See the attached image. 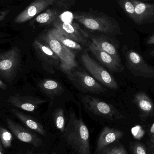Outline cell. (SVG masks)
Wrapping results in <instances>:
<instances>
[{
	"mask_svg": "<svg viewBox=\"0 0 154 154\" xmlns=\"http://www.w3.org/2000/svg\"><path fill=\"white\" fill-rule=\"evenodd\" d=\"M68 144L78 154H91L88 129L82 118L71 113L63 133Z\"/></svg>",
	"mask_w": 154,
	"mask_h": 154,
	"instance_id": "cell-1",
	"label": "cell"
},
{
	"mask_svg": "<svg viewBox=\"0 0 154 154\" xmlns=\"http://www.w3.org/2000/svg\"><path fill=\"white\" fill-rule=\"evenodd\" d=\"M41 39L58 56L60 60V67L67 76L77 67L75 54L72 50L60 43L48 32L42 36Z\"/></svg>",
	"mask_w": 154,
	"mask_h": 154,
	"instance_id": "cell-2",
	"label": "cell"
},
{
	"mask_svg": "<svg viewBox=\"0 0 154 154\" xmlns=\"http://www.w3.org/2000/svg\"><path fill=\"white\" fill-rule=\"evenodd\" d=\"M74 18L86 28L106 33H121L118 24L108 18L85 13H75Z\"/></svg>",
	"mask_w": 154,
	"mask_h": 154,
	"instance_id": "cell-3",
	"label": "cell"
},
{
	"mask_svg": "<svg viewBox=\"0 0 154 154\" xmlns=\"http://www.w3.org/2000/svg\"><path fill=\"white\" fill-rule=\"evenodd\" d=\"M82 100L85 108L94 115L111 120L125 118L113 105L99 98L86 95L82 97Z\"/></svg>",
	"mask_w": 154,
	"mask_h": 154,
	"instance_id": "cell-4",
	"label": "cell"
},
{
	"mask_svg": "<svg viewBox=\"0 0 154 154\" xmlns=\"http://www.w3.org/2000/svg\"><path fill=\"white\" fill-rule=\"evenodd\" d=\"M123 52L127 67L135 76L145 78H154V68L148 65L142 56L132 49L124 46Z\"/></svg>",
	"mask_w": 154,
	"mask_h": 154,
	"instance_id": "cell-5",
	"label": "cell"
},
{
	"mask_svg": "<svg viewBox=\"0 0 154 154\" xmlns=\"http://www.w3.org/2000/svg\"><path fill=\"white\" fill-rule=\"evenodd\" d=\"M84 67L92 77L109 88L116 90L118 85L113 76L102 66L96 62L87 53H83L81 57Z\"/></svg>",
	"mask_w": 154,
	"mask_h": 154,
	"instance_id": "cell-6",
	"label": "cell"
},
{
	"mask_svg": "<svg viewBox=\"0 0 154 154\" xmlns=\"http://www.w3.org/2000/svg\"><path fill=\"white\" fill-rule=\"evenodd\" d=\"M20 61V52L17 47L0 53V76L6 81L13 79L17 75Z\"/></svg>",
	"mask_w": 154,
	"mask_h": 154,
	"instance_id": "cell-7",
	"label": "cell"
},
{
	"mask_svg": "<svg viewBox=\"0 0 154 154\" xmlns=\"http://www.w3.org/2000/svg\"><path fill=\"white\" fill-rule=\"evenodd\" d=\"M67 76L73 85L82 92L99 94L106 91L93 77L84 71H72Z\"/></svg>",
	"mask_w": 154,
	"mask_h": 154,
	"instance_id": "cell-8",
	"label": "cell"
},
{
	"mask_svg": "<svg viewBox=\"0 0 154 154\" xmlns=\"http://www.w3.org/2000/svg\"><path fill=\"white\" fill-rule=\"evenodd\" d=\"M32 46L43 69L53 74L55 69L59 65L60 66V60L58 56L48 46L39 40H35Z\"/></svg>",
	"mask_w": 154,
	"mask_h": 154,
	"instance_id": "cell-9",
	"label": "cell"
},
{
	"mask_svg": "<svg viewBox=\"0 0 154 154\" xmlns=\"http://www.w3.org/2000/svg\"><path fill=\"white\" fill-rule=\"evenodd\" d=\"M55 28L68 38L79 43L86 44L89 35L76 23L57 20L53 22Z\"/></svg>",
	"mask_w": 154,
	"mask_h": 154,
	"instance_id": "cell-10",
	"label": "cell"
},
{
	"mask_svg": "<svg viewBox=\"0 0 154 154\" xmlns=\"http://www.w3.org/2000/svg\"><path fill=\"white\" fill-rule=\"evenodd\" d=\"M55 0H33L14 20L15 23H23L39 14L46 8L53 4Z\"/></svg>",
	"mask_w": 154,
	"mask_h": 154,
	"instance_id": "cell-11",
	"label": "cell"
},
{
	"mask_svg": "<svg viewBox=\"0 0 154 154\" xmlns=\"http://www.w3.org/2000/svg\"><path fill=\"white\" fill-rule=\"evenodd\" d=\"M6 121L9 129L20 141L30 144L36 147H39L42 145V139L29 129L25 128L10 119H7Z\"/></svg>",
	"mask_w": 154,
	"mask_h": 154,
	"instance_id": "cell-12",
	"label": "cell"
},
{
	"mask_svg": "<svg viewBox=\"0 0 154 154\" xmlns=\"http://www.w3.org/2000/svg\"><path fill=\"white\" fill-rule=\"evenodd\" d=\"M47 100L29 96H21L19 93L10 97L7 100L14 106L29 112H33Z\"/></svg>",
	"mask_w": 154,
	"mask_h": 154,
	"instance_id": "cell-13",
	"label": "cell"
},
{
	"mask_svg": "<svg viewBox=\"0 0 154 154\" xmlns=\"http://www.w3.org/2000/svg\"><path fill=\"white\" fill-rule=\"evenodd\" d=\"M88 47L96 58L111 72L119 73L125 69V67L121 63L118 62L113 57L100 49L93 42H90Z\"/></svg>",
	"mask_w": 154,
	"mask_h": 154,
	"instance_id": "cell-14",
	"label": "cell"
},
{
	"mask_svg": "<svg viewBox=\"0 0 154 154\" xmlns=\"http://www.w3.org/2000/svg\"><path fill=\"white\" fill-rule=\"evenodd\" d=\"M134 5L137 15L136 24L142 25L154 23V4L137 0H130Z\"/></svg>",
	"mask_w": 154,
	"mask_h": 154,
	"instance_id": "cell-15",
	"label": "cell"
},
{
	"mask_svg": "<svg viewBox=\"0 0 154 154\" xmlns=\"http://www.w3.org/2000/svg\"><path fill=\"white\" fill-rule=\"evenodd\" d=\"M123 135L124 133L120 130L105 127L100 132L98 139L97 152H102L107 146L119 140Z\"/></svg>",
	"mask_w": 154,
	"mask_h": 154,
	"instance_id": "cell-16",
	"label": "cell"
},
{
	"mask_svg": "<svg viewBox=\"0 0 154 154\" xmlns=\"http://www.w3.org/2000/svg\"><path fill=\"white\" fill-rule=\"evenodd\" d=\"M91 42L97 46L100 49L113 57L116 60L121 63L120 55L117 49L109 39L103 36H92Z\"/></svg>",
	"mask_w": 154,
	"mask_h": 154,
	"instance_id": "cell-17",
	"label": "cell"
},
{
	"mask_svg": "<svg viewBox=\"0 0 154 154\" xmlns=\"http://www.w3.org/2000/svg\"><path fill=\"white\" fill-rule=\"evenodd\" d=\"M11 111L27 127L41 135L46 136L47 132L41 124L30 116L23 114L15 109H12Z\"/></svg>",
	"mask_w": 154,
	"mask_h": 154,
	"instance_id": "cell-18",
	"label": "cell"
},
{
	"mask_svg": "<svg viewBox=\"0 0 154 154\" xmlns=\"http://www.w3.org/2000/svg\"><path fill=\"white\" fill-rule=\"evenodd\" d=\"M38 85L42 92L52 98L64 93V88L62 84L55 80L45 79L40 82Z\"/></svg>",
	"mask_w": 154,
	"mask_h": 154,
	"instance_id": "cell-19",
	"label": "cell"
},
{
	"mask_svg": "<svg viewBox=\"0 0 154 154\" xmlns=\"http://www.w3.org/2000/svg\"><path fill=\"white\" fill-rule=\"evenodd\" d=\"M134 102L138 106L144 116H152L154 114V106L147 94L144 92L137 93Z\"/></svg>",
	"mask_w": 154,
	"mask_h": 154,
	"instance_id": "cell-20",
	"label": "cell"
},
{
	"mask_svg": "<svg viewBox=\"0 0 154 154\" xmlns=\"http://www.w3.org/2000/svg\"><path fill=\"white\" fill-rule=\"evenodd\" d=\"M48 32L60 43L69 48L79 51L82 50V46L79 43L63 35L56 28L51 29Z\"/></svg>",
	"mask_w": 154,
	"mask_h": 154,
	"instance_id": "cell-21",
	"label": "cell"
},
{
	"mask_svg": "<svg viewBox=\"0 0 154 154\" xmlns=\"http://www.w3.org/2000/svg\"><path fill=\"white\" fill-rule=\"evenodd\" d=\"M59 15V12L58 10L48 9L37 15L33 21L42 25H48L56 21Z\"/></svg>",
	"mask_w": 154,
	"mask_h": 154,
	"instance_id": "cell-22",
	"label": "cell"
},
{
	"mask_svg": "<svg viewBox=\"0 0 154 154\" xmlns=\"http://www.w3.org/2000/svg\"><path fill=\"white\" fill-rule=\"evenodd\" d=\"M119 6L136 23L137 15L135 10L134 5L130 0H117Z\"/></svg>",
	"mask_w": 154,
	"mask_h": 154,
	"instance_id": "cell-23",
	"label": "cell"
},
{
	"mask_svg": "<svg viewBox=\"0 0 154 154\" xmlns=\"http://www.w3.org/2000/svg\"><path fill=\"white\" fill-rule=\"evenodd\" d=\"M54 119L57 129L63 134L66 128V119L64 110L62 108H60L55 110Z\"/></svg>",
	"mask_w": 154,
	"mask_h": 154,
	"instance_id": "cell-24",
	"label": "cell"
},
{
	"mask_svg": "<svg viewBox=\"0 0 154 154\" xmlns=\"http://www.w3.org/2000/svg\"><path fill=\"white\" fill-rule=\"evenodd\" d=\"M0 140L2 145L6 148L12 146L13 137L12 134L7 129L0 126Z\"/></svg>",
	"mask_w": 154,
	"mask_h": 154,
	"instance_id": "cell-25",
	"label": "cell"
},
{
	"mask_svg": "<svg viewBox=\"0 0 154 154\" xmlns=\"http://www.w3.org/2000/svg\"><path fill=\"white\" fill-rule=\"evenodd\" d=\"M132 148L134 154H146L145 147L140 143L134 144Z\"/></svg>",
	"mask_w": 154,
	"mask_h": 154,
	"instance_id": "cell-26",
	"label": "cell"
},
{
	"mask_svg": "<svg viewBox=\"0 0 154 154\" xmlns=\"http://www.w3.org/2000/svg\"><path fill=\"white\" fill-rule=\"evenodd\" d=\"M105 154H128L125 147L122 146H116L108 149Z\"/></svg>",
	"mask_w": 154,
	"mask_h": 154,
	"instance_id": "cell-27",
	"label": "cell"
},
{
	"mask_svg": "<svg viewBox=\"0 0 154 154\" xmlns=\"http://www.w3.org/2000/svg\"><path fill=\"white\" fill-rule=\"evenodd\" d=\"M10 10H5V11H0V22L4 20L6 16L10 13Z\"/></svg>",
	"mask_w": 154,
	"mask_h": 154,
	"instance_id": "cell-28",
	"label": "cell"
},
{
	"mask_svg": "<svg viewBox=\"0 0 154 154\" xmlns=\"http://www.w3.org/2000/svg\"><path fill=\"white\" fill-rule=\"evenodd\" d=\"M146 44L148 45H154V33L148 38L146 41Z\"/></svg>",
	"mask_w": 154,
	"mask_h": 154,
	"instance_id": "cell-29",
	"label": "cell"
},
{
	"mask_svg": "<svg viewBox=\"0 0 154 154\" xmlns=\"http://www.w3.org/2000/svg\"><path fill=\"white\" fill-rule=\"evenodd\" d=\"M0 88L2 90H6L7 89V86L6 84L2 80L0 79Z\"/></svg>",
	"mask_w": 154,
	"mask_h": 154,
	"instance_id": "cell-30",
	"label": "cell"
},
{
	"mask_svg": "<svg viewBox=\"0 0 154 154\" xmlns=\"http://www.w3.org/2000/svg\"><path fill=\"white\" fill-rule=\"evenodd\" d=\"M0 154H4L3 150L2 147L1 143H0Z\"/></svg>",
	"mask_w": 154,
	"mask_h": 154,
	"instance_id": "cell-31",
	"label": "cell"
},
{
	"mask_svg": "<svg viewBox=\"0 0 154 154\" xmlns=\"http://www.w3.org/2000/svg\"><path fill=\"white\" fill-rule=\"evenodd\" d=\"M151 132L152 134H154V124L152 126L151 128Z\"/></svg>",
	"mask_w": 154,
	"mask_h": 154,
	"instance_id": "cell-32",
	"label": "cell"
},
{
	"mask_svg": "<svg viewBox=\"0 0 154 154\" xmlns=\"http://www.w3.org/2000/svg\"><path fill=\"white\" fill-rule=\"evenodd\" d=\"M150 55H151L152 57H154V50L152 51H151V52H150Z\"/></svg>",
	"mask_w": 154,
	"mask_h": 154,
	"instance_id": "cell-33",
	"label": "cell"
},
{
	"mask_svg": "<svg viewBox=\"0 0 154 154\" xmlns=\"http://www.w3.org/2000/svg\"><path fill=\"white\" fill-rule=\"evenodd\" d=\"M33 154L31 153L28 152V153H26V154Z\"/></svg>",
	"mask_w": 154,
	"mask_h": 154,
	"instance_id": "cell-34",
	"label": "cell"
},
{
	"mask_svg": "<svg viewBox=\"0 0 154 154\" xmlns=\"http://www.w3.org/2000/svg\"><path fill=\"white\" fill-rule=\"evenodd\" d=\"M137 1H140V0H137Z\"/></svg>",
	"mask_w": 154,
	"mask_h": 154,
	"instance_id": "cell-35",
	"label": "cell"
},
{
	"mask_svg": "<svg viewBox=\"0 0 154 154\" xmlns=\"http://www.w3.org/2000/svg\"></svg>",
	"mask_w": 154,
	"mask_h": 154,
	"instance_id": "cell-36",
	"label": "cell"
}]
</instances>
